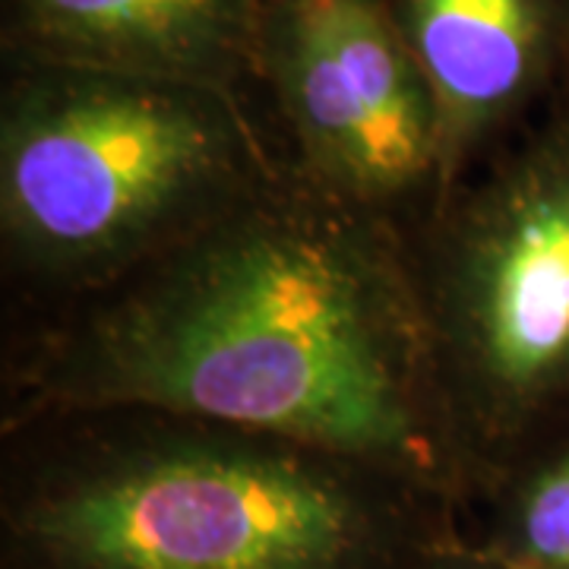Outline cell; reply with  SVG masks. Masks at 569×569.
<instances>
[{
  "label": "cell",
  "mask_w": 569,
  "mask_h": 569,
  "mask_svg": "<svg viewBox=\"0 0 569 569\" xmlns=\"http://www.w3.org/2000/svg\"><path fill=\"white\" fill-rule=\"evenodd\" d=\"M7 503L17 569H421L449 503L276 437L164 418Z\"/></svg>",
  "instance_id": "cell-2"
},
{
  "label": "cell",
  "mask_w": 569,
  "mask_h": 569,
  "mask_svg": "<svg viewBox=\"0 0 569 569\" xmlns=\"http://www.w3.org/2000/svg\"><path fill=\"white\" fill-rule=\"evenodd\" d=\"M142 411L323 449L456 503L411 241L288 164L20 351L3 430Z\"/></svg>",
  "instance_id": "cell-1"
},
{
  "label": "cell",
  "mask_w": 569,
  "mask_h": 569,
  "mask_svg": "<svg viewBox=\"0 0 569 569\" xmlns=\"http://www.w3.org/2000/svg\"><path fill=\"white\" fill-rule=\"evenodd\" d=\"M260 80L310 187L408 241L425 228L443 187L440 123L387 0H272Z\"/></svg>",
  "instance_id": "cell-5"
},
{
  "label": "cell",
  "mask_w": 569,
  "mask_h": 569,
  "mask_svg": "<svg viewBox=\"0 0 569 569\" xmlns=\"http://www.w3.org/2000/svg\"><path fill=\"white\" fill-rule=\"evenodd\" d=\"M421 569H512L507 560H500L493 550L485 545V548H468L462 541H456L449 535L443 545L427 553V560L421 563Z\"/></svg>",
  "instance_id": "cell-9"
},
{
  "label": "cell",
  "mask_w": 569,
  "mask_h": 569,
  "mask_svg": "<svg viewBox=\"0 0 569 569\" xmlns=\"http://www.w3.org/2000/svg\"><path fill=\"white\" fill-rule=\"evenodd\" d=\"M272 0H7L17 63L222 89L260 80Z\"/></svg>",
  "instance_id": "cell-7"
},
{
  "label": "cell",
  "mask_w": 569,
  "mask_h": 569,
  "mask_svg": "<svg viewBox=\"0 0 569 569\" xmlns=\"http://www.w3.org/2000/svg\"><path fill=\"white\" fill-rule=\"evenodd\" d=\"M387 3L437 108L440 209L493 133L569 89V0Z\"/></svg>",
  "instance_id": "cell-6"
},
{
  "label": "cell",
  "mask_w": 569,
  "mask_h": 569,
  "mask_svg": "<svg viewBox=\"0 0 569 569\" xmlns=\"http://www.w3.org/2000/svg\"><path fill=\"white\" fill-rule=\"evenodd\" d=\"M497 493L500 519L488 548L512 569H569V443Z\"/></svg>",
  "instance_id": "cell-8"
},
{
  "label": "cell",
  "mask_w": 569,
  "mask_h": 569,
  "mask_svg": "<svg viewBox=\"0 0 569 569\" xmlns=\"http://www.w3.org/2000/svg\"><path fill=\"white\" fill-rule=\"evenodd\" d=\"M288 164L222 89L17 63L0 111V234L73 298L162 257Z\"/></svg>",
  "instance_id": "cell-3"
},
{
  "label": "cell",
  "mask_w": 569,
  "mask_h": 569,
  "mask_svg": "<svg viewBox=\"0 0 569 569\" xmlns=\"http://www.w3.org/2000/svg\"><path fill=\"white\" fill-rule=\"evenodd\" d=\"M468 490L569 443V89L411 238Z\"/></svg>",
  "instance_id": "cell-4"
}]
</instances>
